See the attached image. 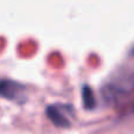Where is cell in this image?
<instances>
[{"mask_svg": "<svg viewBox=\"0 0 134 134\" xmlns=\"http://www.w3.org/2000/svg\"><path fill=\"white\" fill-rule=\"evenodd\" d=\"M0 96L21 103L26 100V88L12 80H0Z\"/></svg>", "mask_w": 134, "mask_h": 134, "instance_id": "6da1fadb", "label": "cell"}, {"mask_svg": "<svg viewBox=\"0 0 134 134\" xmlns=\"http://www.w3.org/2000/svg\"><path fill=\"white\" fill-rule=\"evenodd\" d=\"M71 109V107L61 106V104H55V106H49L46 108V115L51 120L52 124H55L58 127H69L70 126V120L69 116H66L68 110Z\"/></svg>", "mask_w": 134, "mask_h": 134, "instance_id": "7a4b0ae2", "label": "cell"}, {"mask_svg": "<svg viewBox=\"0 0 134 134\" xmlns=\"http://www.w3.org/2000/svg\"><path fill=\"white\" fill-rule=\"evenodd\" d=\"M82 100H83V104L87 109H93L96 104L93 90L87 86L83 87V89H82Z\"/></svg>", "mask_w": 134, "mask_h": 134, "instance_id": "3957f363", "label": "cell"}, {"mask_svg": "<svg viewBox=\"0 0 134 134\" xmlns=\"http://www.w3.org/2000/svg\"><path fill=\"white\" fill-rule=\"evenodd\" d=\"M132 55L134 56V48H133V50H132Z\"/></svg>", "mask_w": 134, "mask_h": 134, "instance_id": "277c9868", "label": "cell"}]
</instances>
